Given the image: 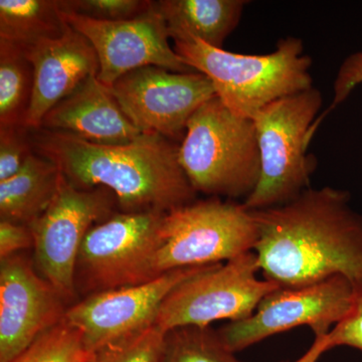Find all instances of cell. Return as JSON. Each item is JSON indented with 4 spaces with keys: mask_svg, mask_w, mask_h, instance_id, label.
I'll return each mask as SVG.
<instances>
[{
    "mask_svg": "<svg viewBox=\"0 0 362 362\" xmlns=\"http://www.w3.org/2000/svg\"><path fill=\"white\" fill-rule=\"evenodd\" d=\"M62 13L66 23L94 47L100 64L98 80L108 89L119 78L142 66H159L175 73L197 71L171 47L168 28L153 1L151 8L142 16L116 23Z\"/></svg>",
    "mask_w": 362,
    "mask_h": 362,
    "instance_id": "4fadbf2b",
    "label": "cell"
},
{
    "mask_svg": "<svg viewBox=\"0 0 362 362\" xmlns=\"http://www.w3.org/2000/svg\"><path fill=\"white\" fill-rule=\"evenodd\" d=\"M173 49L192 70L213 83L216 97L237 116L252 119L278 100L313 87L312 59L302 40L285 37L267 54H243L201 40H175Z\"/></svg>",
    "mask_w": 362,
    "mask_h": 362,
    "instance_id": "3957f363",
    "label": "cell"
},
{
    "mask_svg": "<svg viewBox=\"0 0 362 362\" xmlns=\"http://www.w3.org/2000/svg\"><path fill=\"white\" fill-rule=\"evenodd\" d=\"M245 0H159L153 1L175 40L195 39L223 49L226 37L239 25Z\"/></svg>",
    "mask_w": 362,
    "mask_h": 362,
    "instance_id": "e0dca14e",
    "label": "cell"
},
{
    "mask_svg": "<svg viewBox=\"0 0 362 362\" xmlns=\"http://www.w3.org/2000/svg\"><path fill=\"white\" fill-rule=\"evenodd\" d=\"M161 237L156 277L177 269L223 264L254 252L259 226L254 211L244 204L211 197L166 213Z\"/></svg>",
    "mask_w": 362,
    "mask_h": 362,
    "instance_id": "8992f818",
    "label": "cell"
},
{
    "mask_svg": "<svg viewBox=\"0 0 362 362\" xmlns=\"http://www.w3.org/2000/svg\"><path fill=\"white\" fill-rule=\"evenodd\" d=\"M322 104L320 90L312 87L268 105L252 119L261 176L254 192L243 202L247 209L282 206L310 187L316 160L306 151Z\"/></svg>",
    "mask_w": 362,
    "mask_h": 362,
    "instance_id": "5b68a950",
    "label": "cell"
},
{
    "mask_svg": "<svg viewBox=\"0 0 362 362\" xmlns=\"http://www.w3.org/2000/svg\"><path fill=\"white\" fill-rule=\"evenodd\" d=\"M258 259L247 252L187 279L164 300L156 325L164 332L181 326H206L228 319L244 320L280 286L259 279Z\"/></svg>",
    "mask_w": 362,
    "mask_h": 362,
    "instance_id": "ba28073f",
    "label": "cell"
},
{
    "mask_svg": "<svg viewBox=\"0 0 362 362\" xmlns=\"http://www.w3.org/2000/svg\"><path fill=\"white\" fill-rule=\"evenodd\" d=\"M178 159L197 194L246 199L261 176L254 121L211 98L188 121Z\"/></svg>",
    "mask_w": 362,
    "mask_h": 362,
    "instance_id": "277c9868",
    "label": "cell"
},
{
    "mask_svg": "<svg viewBox=\"0 0 362 362\" xmlns=\"http://www.w3.org/2000/svg\"><path fill=\"white\" fill-rule=\"evenodd\" d=\"M30 138L35 153L54 162L74 187L110 190L124 213H168L195 201L178 159L180 145L157 133L118 146L45 129L30 130Z\"/></svg>",
    "mask_w": 362,
    "mask_h": 362,
    "instance_id": "7a4b0ae2",
    "label": "cell"
},
{
    "mask_svg": "<svg viewBox=\"0 0 362 362\" xmlns=\"http://www.w3.org/2000/svg\"><path fill=\"white\" fill-rule=\"evenodd\" d=\"M160 362H245L209 326H181L165 332Z\"/></svg>",
    "mask_w": 362,
    "mask_h": 362,
    "instance_id": "44dd1931",
    "label": "cell"
},
{
    "mask_svg": "<svg viewBox=\"0 0 362 362\" xmlns=\"http://www.w3.org/2000/svg\"><path fill=\"white\" fill-rule=\"evenodd\" d=\"M165 332L151 326L94 352L89 362H160Z\"/></svg>",
    "mask_w": 362,
    "mask_h": 362,
    "instance_id": "603a6c76",
    "label": "cell"
},
{
    "mask_svg": "<svg viewBox=\"0 0 362 362\" xmlns=\"http://www.w3.org/2000/svg\"><path fill=\"white\" fill-rule=\"evenodd\" d=\"M40 129L78 136L100 145H126L141 131L131 122L110 90L90 76L77 90L52 107Z\"/></svg>",
    "mask_w": 362,
    "mask_h": 362,
    "instance_id": "2e32d148",
    "label": "cell"
},
{
    "mask_svg": "<svg viewBox=\"0 0 362 362\" xmlns=\"http://www.w3.org/2000/svg\"><path fill=\"white\" fill-rule=\"evenodd\" d=\"M82 333L64 318L11 362H89Z\"/></svg>",
    "mask_w": 362,
    "mask_h": 362,
    "instance_id": "7402d4cb",
    "label": "cell"
},
{
    "mask_svg": "<svg viewBox=\"0 0 362 362\" xmlns=\"http://www.w3.org/2000/svg\"><path fill=\"white\" fill-rule=\"evenodd\" d=\"M327 351H329L328 350L327 334L317 335L310 349L307 350L299 359L293 362H317L321 356Z\"/></svg>",
    "mask_w": 362,
    "mask_h": 362,
    "instance_id": "f1b7e54d",
    "label": "cell"
},
{
    "mask_svg": "<svg viewBox=\"0 0 362 362\" xmlns=\"http://www.w3.org/2000/svg\"><path fill=\"white\" fill-rule=\"evenodd\" d=\"M166 213H117L93 226L78 252L77 290L89 295L142 284L156 279L153 266L162 245Z\"/></svg>",
    "mask_w": 362,
    "mask_h": 362,
    "instance_id": "52a82bcc",
    "label": "cell"
},
{
    "mask_svg": "<svg viewBox=\"0 0 362 362\" xmlns=\"http://www.w3.org/2000/svg\"><path fill=\"white\" fill-rule=\"evenodd\" d=\"M116 206L110 190L80 189L63 175L52 204L28 226L35 237V268L66 303L77 295L76 268L83 240L93 226L117 213Z\"/></svg>",
    "mask_w": 362,
    "mask_h": 362,
    "instance_id": "9c48e42d",
    "label": "cell"
},
{
    "mask_svg": "<svg viewBox=\"0 0 362 362\" xmlns=\"http://www.w3.org/2000/svg\"><path fill=\"white\" fill-rule=\"evenodd\" d=\"M66 304L23 252L0 259V362H11L61 322Z\"/></svg>",
    "mask_w": 362,
    "mask_h": 362,
    "instance_id": "5bb4252c",
    "label": "cell"
},
{
    "mask_svg": "<svg viewBox=\"0 0 362 362\" xmlns=\"http://www.w3.org/2000/svg\"><path fill=\"white\" fill-rule=\"evenodd\" d=\"M346 190L310 188L282 206L254 211V252L266 280L296 287L343 276L362 285V216Z\"/></svg>",
    "mask_w": 362,
    "mask_h": 362,
    "instance_id": "6da1fadb",
    "label": "cell"
},
{
    "mask_svg": "<svg viewBox=\"0 0 362 362\" xmlns=\"http://www.w3.org/2000/svg\"><path fill=\"white\" fill-rule=\"evenodd\" d=\"M211 266L177 269L142 284L89 295L69 307L66 320L81 331L86 349L93 354L156 325L171 291Z\"/></svg>",
    "mask_w": 362,
    "mask_h": 362,
    "instance_id": "7c38bea8",
    "label": "cell"
},
{
    "mask_svg": "<svg viewBox=\"0 0 362 362\" xmlns=\"http://www.w3.org/2000/svg\"><path fill=\"white\" fill-rule=\"evenodd\" d=\"M33 152L30 130L25 125L0 126V181L16 175Z\"/></svg>",
    "mask_w": 362,
    "mask_h": 362,
    "instance_id": "d4e9b609",
    "label": "cell"
},
{
    "mask_svg": "<svg viewBox=\"0 0 362 362\" xmlns=\"http://www.w3.org/2000/svg\"><path fill=\"white\" fill-rule=\"evenodd\" d=\"M33 84L35 71L25 49L0 40V126L25 125Z\"/></svg>",
    "mask_w": 362,
    "mask_h": 362,
    "instance_id": "ffe728a7",
    "label": "cell"
},
{
    "mask_svg": "<svg viewBox=\"0 0 362 362\" xmlns=\"http://www.w3.org/2000/svg\"><path fill=\"white\" fill-rule=\"evenodd\" d=\"M33 64L35 84L25 126L40 130L42 119L52 107L70 96L100 70L99 59L90 40L68 25L57 39L23 47Z\"/></svg>",
    "mask_w": 362,
    "mask_h": 362,
    "instance_id": "9a60e30c",
    "label": "cell"
},
{
    "mask_svg": "<svg viewBox=\"0 0 362 362\" xmlns=\"http://www.w3.org/2000/svg\"><path fill=\"white\" fill-rule=\"evenodd\" d=\"M362 84V51L349 54L339 66L333 84V99L328 110L324 112L320 118L317 119L312 126V134L315 133L318 124L324 117L337 109L340 104L344 103L357 86Z\"/></svg>",
    "mask_w": 362,
    "mask_h": 362,
    "instance_id": "4316f807",
    "label": "cell"
},
{
    "mask_svg": "<svg viewBox=\"0 0 362 362\" xmlns=\"http://www.w3.org/2000/svg\"><path fill=\"white\" fill-rule=\"evenodd\" d=\"M33 247L35 237L30 226L0 221V259L21 254Z\"/></svg>",
    "mask_w": 362,
    "mask_h": 362,
    "instance_id": "83f0119b",
    "label": "cell"
},
{
    "mask_svg": "<svg viewBox=\"0 0 362 362\" xmlns=\"http://www.w3.org/2000/svg\"><path fill=\"white\" fill-rule=\"evenodd\" d=\"M354 293V285L343 276L280 287L264 298L249 318L230 322L218 331L235 354L300 326L310 327L315 337L328 334L349 314Z\"/></svg>",
    "mask_w": 362,
    "mask_h": 362,
    "instance_id": "30bf717a",
    "label": "cell"
},
{
    "mask_svg": "<svg viewBox=\"0 0 362 362\" xmlns=\"http://www.w3.org/2000/svg\"><path fill=\"white\" fill-rule=\"evenodd\" d=\"M59 9L100 21L133 20L149 11L148 0H58Z\"/></svg>",
    "mask_w": 362,
    "mask_h": 362,
    "instance_id": "cb8c5ba5",
    "label": "cell"
},
{
    "mask_svg": "<svg viewBox=\"0 0 362 362\" xmlns=\"http://www.w3.org/2000/svg\"><path fill=\"white\" fill-rule=\"evenodd\" d=\"M58 0H0V40L28 47L66 32Z\"/></svg>",
    "mask_w": 362,
    "mask_h": 362,
    "instance_id": "d6986e66",
    "label": "cell"
},
{
    "mask_svg": "<svg viewBox=\"0 0 362 362\" xmlns=\"http://www.w3.org/2000/svg\"><path fill=\"white\" fill-rule=\"evenodd\" d=\"M58 166L33 153L8 180L0 181V218L30 226L52 204L62 180Z\"/></svg>",
    "mask_w": 362,
    "mask_h": 362,
    "instance_id": "ac0fdd59",
    "label": "cell"
},
{
    "mask_svg": "<svg viewBox=\"0 0 362 362\" xmlns=\"http://www.w3.org/2000/svg\"><path fill=\"white\" fill-rule=\"evenodd\" d=\"M109 90L142 133H157L171 140L183 138L197 109L216 96L213 83L204 74L175 73L154 66L125 74Z\"/></svg>",
    "mask_w": 362,
    "mask_h": 362,
    "instance_id": "8fae6325",
    "label": "cell"
},
{
    "mask_svg": "<svg viewBox=\"0 0 362 362\" xmlns=\"http://www.w3.org/2000/svg\"><path fill=\"white\" fill-rule=\"evenodd\" d=\"M354 288V303L349 314L327 334L328 350L349 346L362 352V285Z\"/></svg>",
    "mask_w": 362,
    "mask_h": 362,
    "instance_id": "484cf974",
    "label": "cell"
}]
</instances>
